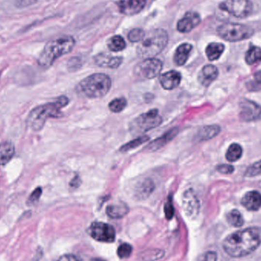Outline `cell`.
Segmentation results:
<instances>
[{
    "label": "cell",
    "instance_id": "26",
    "mask_svg": "<svg viewBox=\"0 0 261 261\" xmlns=\"http://www.w3.org/2000/svg\"><path fill=\"white\" fill-rule=\"evenodd\" d=\"M245 61L249 65L255 64L261 61V49L256 46L250 47L245 55Z\"/></svg>",
    "mask_w": 261,
    "mask_h": 261
},
{
    "label": "cell",
    "instance_id": "7",
    "mask_svg": "<svg viewBox=\"0 0 261 261\" xmlns=\"http://www.w3.org/2000/svg\"><path fill=\"white\" fill-rule=\"evenodd\" d=\"M219 36L228 42H240L250 38L254 34L253 29L242 24L225 23L218 28Z\"/></svg>",
    "mask_w": 261,
    "mask_h": 261
},
{
    "label": "cell",
    "instance_id": "33",
    "mask_svg": "<svg viewBox=\"0 0 261 261\" xmlns=\"http://www.w3.org/2000/svg\"><path fill=\"white\" fill-rule=\"evenodd\" d=\"M132 250H133V248H132V245L124 243L118 247L117 254L119 258L125 259V258H129L131 254H132Z\"/></svg>",
    "mask_w": 261,
    "mask_h": 261
},
{
    "label": "cell",
    "instance_id": "10",
    "mask_svg": "<svg viewBox=\"0 0 261 261\" xmlns=\"http://www.w3.org/2000/svg\"><path fill=\"white\" fill-rule=\"evenodd\" d=\"M88 233L91 238L97 242L104 243H112L115 242V229L112 225L104 222H93L89 228Z\"/></svg>",
    "mask_w": 261,
    "mask_h": 261
},
{
    "label": "cell",
    "instance_id": "38",
    "mask_svg": "<svg viewBox=\"0 0 261 261\" xmlns=\"http://www.w3.org/2000/svg\"><path fill=\"white\" fill-rule=\"evenodd\" d=\"M216 169L220 173H225V174H229V173H233L234 171V168L232 166L229 165V164H222V165L217 166Z\"/></svg>",
    "mask_w": 261,
    "mask_h": 261
},
{
    "label": "cell",
    "instance_id": "13",
    "mask_svg": "<svg viewBox=\"0 0 261 261\" xmlns=\"http://www.w3.org/2000/svg\"><path fill=\"white\" fill-rule=\"evenodd\" d=\"M147 0H120L119 11L125 15H134L140 13L146 5Z\"/></svg>",
    "mask_w": 261,
    "mask_h": 261
},
{
    "label": "cell",
    "instance_id": "42",
    "mask_svg": "<svg viewBox=\"0 0 261 261\" xmlns=\"http://www.w3.org/2000/svg\"><path fill=\"white\" fill-rule=\"evenodd\" d=\"M254 78H255L256 81L258 82V83H261V70L256 73Z\"/></svg>",
    "mask_w": 261,
    "mask_h": 261
},
{
    "label": "cell",
    "instance_id": "9",
    "mask_svg": "<svg viewBox=\"0 0 261 261\" xmlns=\"http://www.w3.org/2000/svg\"><path fill=\"white\" fill-rule=\"evenodd\" d=\"M219 8L236 18H243L251 13L253 5L250 0H225Z\"/></svg>",
    "mask_w": 261,
    "mask_h": 261
},
{
    "label": "cell",
    "instance_id": "3",
    "mask_svg": "<svg viewBox=\"0 0 261 261\" xmlns=\"http://www.w3.org/2000/svg\"><path fill=\"white\" fill-rule=\"evenodd\" d=\"M75 40L71 36H62L50 41L45 45L38 58V64L43 68H49L58 58L72 51Z\"/></svg>",
    "mask_w": 261,
    "mask_h": 261
},
{
    "label": "cell",
    "instance_id": "27",
    "mask_svg": "<svg viewBox=\"0 0 261 261\" xmlns=\"http://www.w3.org/2000/svg\"><path fill=\"white\" fill-rule=\"evenodd\" d=\"M150 138L148 135H142L140 137L134 139V140H131L129 142L126 143L120 148L119 151L121 152H129L131 150L135 149V148H138L141 144L147 142L149 140Z\"/></svg>",
    "mask_w": 261,
    "mask_h": 261
},
{
    "label": "cell",
    "instance_id": "20",
    "mask_svg": "<svg viewBox=\"0 0 261 261\" xmlns=\"http://www.w3.org/2000/svg\"><path fill=\"white\" fill-rule=\"evenodd\" d=\"M129 212L128 205L126 204L119 202V203L112 204L107 206V214L109 218L114 219H119L123 218Z\"/></svg>",
    "mask_w": 261,
    "mask_h": 261
},
{
    "label": "cell",
    "instance_id": "34",
    "mask_svg": "<svg viewBox=\"0 0 261 261\" xmlns=\"http://www.w3.org/2000/svg\"><path fill=\"white\" fill-rule=\"evenodd\" d=\"M144 36H145V33L142 29H135L130 31L129 34H128V40L133 43L140 42Z\"/></svg>",
    "mask_w": 261,
    "mask_h": 261
},
{
    "label": "cell",
    "instance_id": "43",
    "mask_svg": "<svg viewBox=\"0 0 261 261\" xmlns=\"http://www.w3.org/2000/svg\"><path fill=\"white\" fill-rule=\"evenodd\" d=\"M92 261H107L105 260L100 259V258H95V259L92 260Z\"/></svg>",
    "mask_w": 261,
    "mask_h": 261
},
{
    "label": "cell",
    "instance_id": "17",
    "mask_svg": "<svg viewBox=\"0 0 261 261\" xmlns=\"http://www.w3.org/2000/svg\"><path fill=\"white\" fill-rule=\"evenodd\" d=\"M94 61L99 67L116 69L121 66L123 59L121 57L111 56L108 54H99L94 57Z\"/></svg>",
    "mask_w": 261,
    "mask_h": 261
},
{
    "label": "cell",
    "instance_id": "2",
    "mask_svg": "<svg viewBox=\"0 0 261 261\" xmlns=\"http://www.w3.org/2000/svg\"><path fill=\"white\" fill-rule=\"evenodd\" d=\"M69 99L61 96L52 103H46L31 110L27 119V124L34 132H38L45 126L48 118H59L61 116V108L67 107Z\"/></svg>",
    "mask_w": 261,
    "mask_h": 261
},
{
    "label": "cell",
    "instance_id": "8",
    "mask_svg": "<svg viewBox=\"0 0 261 261\" xmlns=\"http://www.w3.org/2000/svg\"><path fill=\"white\" fill-rule=\"evenodd\" d=\"M163 68L162 62L157 58H146L134 69L135 76L140 79H151L158 76Z\"/></svg>",
    "mask_w": 261,
    "mask_h": 261
},
{
    "label": "cell",
    "instance_id": "1",
    "mask_svg": "<svg viewBox=\"0 0 261 261\" xmlns=\"http://www.w3.org/2000/svg\"><path fill=\"white\" fill-rule=\"evenodd\" d=\"M261 245V227H250L229 234L222 247L231 258H244L252 254Z\"/></svg>",
    "mask_w": 261,
    "mask_h": 261
},
{
    "label": "cell",
    "instance_id": "22",
    "mask_svg": "<svg viewBox=\"0 0 261 261\" xmlns=\"http://www.w3.org/2000/svg\"><path fill=\"white\" fill-rule=\"evenodd\" d=\"M220 127L218 125H208L203 127L199 131L198 133L195 136L196 140L200 142L203 140H208L209 139L213 138L219 134Z\"/></svg>",
    "mask_w": 261,
    "mask_h": 261
},
{
    "label": "cell",
    "instance_id": "37",
    "mask_svg": "<svg viewBox=\"0 0 261 261\" xmlns=\"http://www.w3.org/2000/svg\"><path fill=\"white\" fill-rule=\"evenodd\" d=\"M42 194V189L41 187L36 188L34 189V191L30 195L29 200H28V203L30 205H33V204L36 203L39 200L40 197Z\"/></svg>",
    "mask_w": 261,
    "mask_h": 261
},
{
    "label": "cell",
    "instance_id": "41",
    "mask_svg": "<svg viewBox=\"0 0 261 261\" xmlns=\"http://www.w3.org/2000/svg\"><path fill=\"white\" fill-rule=\"evenodd\" d=\"M81 184V180H80V177L77 175L74 177V178L71 180V182L70 183V187L74 188V189H77V188L79 187V185Z\"/></svg>",
    "mask_w": 261,
    "mask_h": 261
},
{
    "label": "cell",
    "instance_id": "35",
    "mask_svg": "<svg viewBox=\"0 0 261 261\" xmlns=\"http://www.w3.org/2000/svg\"><path fill=\"white\" fill-rule=\"evenodd\" d=\"M261 174V160L254 163L247 168L245 176L248 177H256Z\"/></svg>",
    "mask_w": 261,
    "mask_h": 261
},
{
    "label": "cell",
    "instance_id": "40",
    "mask_svg": "<svg viewBox=\"0 0 261 261\" xmlns=\"http://www.w3.org/2000/svg\"><path fill=\"white\" fill-rule=\"evenodd\" d=\"M201 261H217V254L214 251H208Z\"/></svg>",
    "mask_w": 261,
    "mask_h": 261
},
{
    "label": "cell",
    "instance_id": "19",
    "mask_svg": "<svg viewBox=\"0 0 261 261\" xmlns=\"http://www.w3.org/2000/svg\"><path fill=\"white\" fill-rule=\"evenodd\" d=\"M242 205L249 211H258L261 208V194L258 191H250L242 199Z\"/></svg>",
    "mask_w": 261,
    "mask_h": 261
},
{
    "label": "cell",
    "instance_id": "28",
    "mask_svg": "<svg viewBox=\"0 0 261 261\" xmlns=\"http://www.w3.org/2000/svg\"><path fill=\"white\" fill-rule=\"evenodd\" d=\"M108 48L114 52L122 51L126 47V43L124 38L120 35H115L110 38L108 42Z\"/></svg>",
    "mask_w": 261,
    "mask_h": 261
},
{
    "label": "cell",
    "instance_id": "12",
    "mask_svg": "<svg viewBox=\"0 0 261 261\" xmlns=\"http://www.w3.org/2000/svg\"><path fill=\"white\" fill-rule=\"evenodd\" d=\"M201 18L196 12H189L179 21L177 30L181 33H187L200 25Z\"/></svg>",
    "mask_w": 261,
    "mask_h": 261
},
{
    "label": "cell",
    "instance_id": "31",
    "mask_svg": "<svg viewBox=\"0 0 261 261\" xmlns=\"http://www.w3.org/2000/svg\"><path fill=\"white\" fill-rule=\"evenodd\" d=\"M127 107V100L124 98H116L110 102L108 108L110 111L115 113L123 112Z\"/></svg>",
    "mask_w": 261,
    "mask_h": 261
},
{
    "label": "cell",
    "instance_id": "18",
    "mask_svg": "<svg viewBox=\"0 0 261 261\" xmlns=\"http://www.w3.org/2000/svg\"><path fill=\"white\" fill-rule=\"evenodd\" d=\"M218 76V70L216 67L211 64L205 65L199 74V82L203 87H207L217 79Z\"/></svg>",
    "mask_w": 261,
    "mask_h": 261
},
{
    "label": "cell",
    "instance_id": "32",
    "mask_svg": "<svg viewBox=\"0 0 261 261\" xmlns=\"http://www.w3.org/2000/svg\"><path fill=\"white\" fill-rule=\"evenodd\" d=\"M164 252L160 249L148 250L142 254V258L146 261H154L160 259L164 257Z\"/></svg>",
    "mask_w": 261,
    "mask_h": 261
},
{
    "label": "cell",
    "instance_id": "21",
    "mask_svg": "<svg viewBox=\"0 0 261 261\" xmlns=\"http://www.w3.org/2000/svg\"><path fill=\"white\" fill-rule=\"evenodd\" d=\"M192 48V45L186 43L182 44L177 47L174 54V62L177 66H183L186 63Z\"/></svg>",
    "mask_w": 261,
    "mask_h": 261
},
{
    "label": "cell",
    "instance_id": "15",
    "mask_svg": "<svg viewBox=\"0 0 261 261\" xmlns=\"http://www.w3.org/2000/svg\"><path fill=\"white\" fill-rule=\"evenodd\" d=\"M178 133L179 129L177 128H173L169 130L168 132L164 133L162 136H160L158 138L155 139L152 142L150 143L148 146L145 148V151L149 152H157L158 150L164 148L166 144H168L169 141H171Z\"/></svg>",
    "mask_w": 261,
    "mask_h": 261
},
{
    "label": "cell",
    "instance_id": "16",
    "mask_svg": "<svg viewBox=\"0 0 261 261\" xmlns=\"http://www.w3.org/2000/svg\"><path fill=\"white\" fill-rule=\"evenodd\" d=\"M181 79L182 77L180 73L176 70H170L160 77V83L164 90H172L178 87Z\"/></svg>",
    "mask_w": 261,
    "mask_h": 261
},
{
    "label": "cell",
    "instance_id": "5",
    "mask_svg": "<svg viewBox=\"0 0 261 261\" xmlns=\"http://www.w3.org/2000/svg\"><path fill=\"white\" fill-rule=\"evenodd\" d=\"M168 43V33L163 29H154L140 41L137 47L138 54L141 58H154L165 48Z\"/></svg>",
    "mask_w": 261,
    "mask_h": 261
},
{
    "label": "cell",
    "instance_id": "29",
    "mask_svg": "<svg viewBox=\"0 0 261 261\" xmlns=\"http://www.w3.org/2000/svg\"><path fill=\"white\" fill-rule=\"evenodd\" d=\"M242 153L243 151L239 144H232L230 145L226 152V159L229 162H235L242 157Z\"/></svg>",
    "mask_w": 261,
    "mask_h": 261
},
{
    "label": "cell",
    "instance_id": "6",
    "mask_svg": "<svg viewBox=\"0 0 261 261\" xmlns=\"http://www.w3.org/2000/svg\"><path fill=\"white\" fill-rule=\"evenodd\" d=\"M162 123V118L158 110L152 109L141 114L131 123L130 130L134 135H140L153 128H157Z\"/></svg>",
    "mask_w": 261,
    "mask_h": 261
},
{
    "label": "cell",
    "instance_id": "25",
    "mask_svg": "<svg viewBox=\"0 0 261 261\" xmlns=\"http://www.w3.org/2000/svg\"><path fill=\"white\" fill-rule=\"evenodd\" d=\"M224 50H225V46L222 44L213 42L208 45L205 49V54L209 61H214L221 57L222 53L224 52Z\"/></svg>",
    "mask_w": 261,
    "mask_h": 261
},
{
    "label": "cell",
    "instance_id": "39",
    "mask_svg": "<svg viewBox=\"0 0 261 261\" xmlns=\"http://www.w3.org/2000/svg\"><path fill=\"white\" fill-rule=\"evenodd\" d=\"M58 261H83L81 258L74 254H65L61 256Z\"/></svg>",
    "mask_w": 261,
    "mask_h": 261
},
{
    "label": "cell",
    "instance_id": "36",
    "mask_svg": "<svg viewBox=\"0 0 261 261\" xmlns=\"http://www.w3.org/2000/svg\"><path fill=\"white\" fill-rule=\"evenodd\" d=\"M164 213H165L166 218L168 220L171 219L174 215V208H173L171 197H168V201L164 206Z\"/></svg>",
    "mask_w": 261,
    "mask_h": 261
},
{
    "label": "cell",
    "instance_id": "4",
    "mask_svg": "<svg viewBox=\"0 0 261 261\" xmlns=\"http://www.w3.org/2000/svg\"><path fill=\"white\" fill-rule=\"evenodd\" d=\"M112 86L111 78L105 74H95L82 79L77 86V92L89 99H99L106 96Z\"/></svg>",
    "mask_w": 261,
    "mask_h": 261
},
{
    "label": "cell",
    "instance_id": "24",
    "mask_svg": "<svg viewBox=\"0 0 261 261\" xmlns=\"http://www.w3.org/2000/svg\"><path fill=\"white\" fill-rule=\"evenodd\" d=\"M154 184L151 179H146L138 185L136 188V197L140 200L148 198L153 193Z\"/></svg>",
    "mask_w": 261,
    "mask_h": 261
},
{
    "label": "cell",
    "instance_id": "14",
    "mask_svg": "<svg viewBox=\"0 0 261 261\" xmlns=\"http://www.w3.org/2000/svg\"><path fill=\"white\" fill-rule=\"evenodd\" d=\"M183 206L185 214L189 217L197 216L200 211V203L192 190H187L183 197Z\"/></svg>",
    "mask_w": 261,
    "mask_h": 261
},
{
    "label": "cell",
    "instance_id": "23",
    "mask_svg": "<svg viewBox=\"0 0 261 261\" xmlns=\"http://www.w3.org/2000/svg\"><path fill=\"white\" fill-rule=\"evenodd\" d=\"M14 154L15 147L13 143L6 141L0 144V166L8 164Z\"/></svg>",
    "mask_w": 261,
    "mask_h": 261
},
{
    "label": "cell",
    "instance_id": "30",
    "mask_svg": "<svg viewBox=\"0 0 261 261\" xmlns=\"http://www.w3.org/2000/svg\"><path fill=\"white\" fill-rule=\"evenodd\" d=\"M227 221L233 227H242L244 225V218L242 213L237 209H233L227 215Z\"/></svg>",
    "mask_w": 261,
    "mask_h": 261
},
{
    "label": "cell",
    "instance_id": "11",
    "mask_svg": "<svg viewBox=\"0 0 261 261\" xmlns=\"http://www.w3.org/2000/svg\"><path fill=\"white\" fill-rule=\"evenodd\" d=\"M240 117L244 121H255L261 116V107L257 103L245 99L240 103Z\"/></svg>",
    "mask_w": 261,
    "mask_h": 261
}]
</instances>
